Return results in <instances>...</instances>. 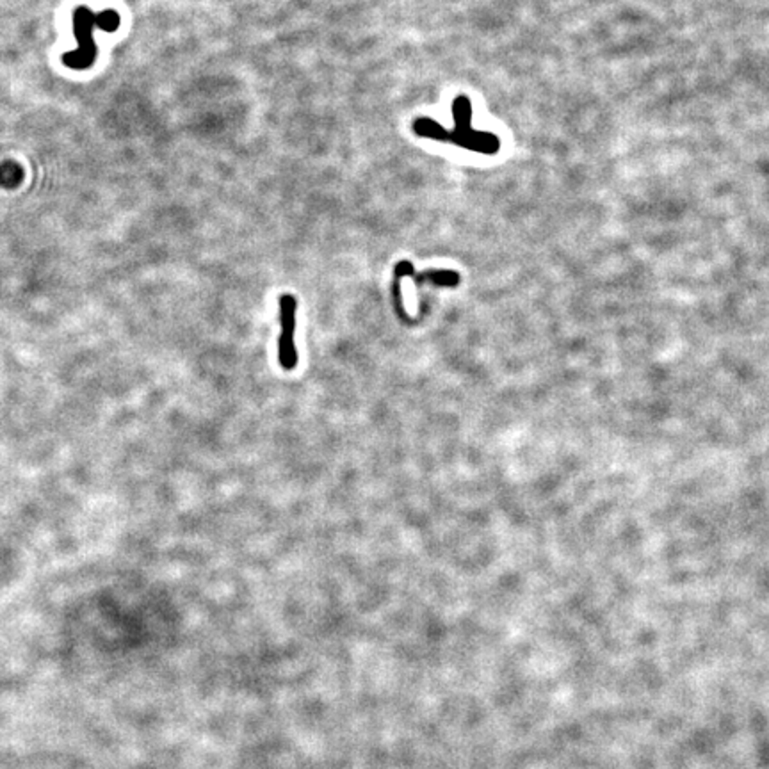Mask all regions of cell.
Listing matches in <instances>:
<instances>
[{
  "label": "cell",
  "instance_id": "1",
  "mask_svg": "<svg viewBox=\"0 0 769 769\" xmlns=\"http://www.w3.org/2000/svg\"><path fill=\"white\" fill-rule=\"evenodd\" d=\"M453 118L455 128L447 130L431 118H417L414 121V132L419 137H428L434 141H447L459 148H466L472 152L493 155L500 150V140L491 132L475 130L472 127V103L468 96L459 94L453 102Z\"/></svg>",
  "mask_w": 769,
  "mask_h": 769
},
{
  "label": "cell",
  "instance_id": "2",
  "mask_svg": "<svg viewBox=\"0 0 769 769\" xmlns=\"http://www.w3.org/2000/svg\"><path fill=\"white\" fill-rule=\"evenodd\" d=\"M96 27V15L90 8H78L74 15V33L78 41V49L66 52L62 61L74 70H84L96 56V47L93 41V29Z\"/></svg>",
  "mask_w": 769,
  "mask_h": 769
},
{
  "label": "cell",
  "instance_id": "3",
  "mask_svg": "<svg viewBox=\"0 0 769 769\" xmlns=\"http://www.w3.org/2000/svg\"><path fill=\"white\" fill-rule=\"evenodd\" d=\"M296 307L298 301L292 294L280 296V324H282V335L278 340V358L280 365L285 371H294L298 365V351L294 346L296 332Z\"/></svg>",
  "mask_w": 769,
  "mask_h": 769
},
{
  "label": "cell",
  "instance_id": "4",
  "mask_svg": "<svg viewBox=\"0 0 769 769\" xmlns=\"http://www.w3.org/2000/svg\"><path fill=\"white\" fill-rule=\"evenodd\" d=\"M405 276L408 278H414L419 285L425 282H431L438 287H456L459 283V273L458 271L450 269H430V271H415L414 264L408 262V260H401L397 262L394 267V280H403Z\"/></svg>",
  "mask_w": 769,
  "mask_h": 769
},
{
  "label": "cell",
  "instance_id": "5",
  "mask_svg": "<svg viewBox=\"0 0 769 769\" xmlns=\"http://www.w3.org/2000/svg\"><path fill=\"white\" fill-rule=\"evenodd\" d=\"M119 25V15L112 9H107V11L96 15V27H100L102 31L107 33H115Z\"/></svg>",
  "mask_w": 769,
  "mask_h": 769
}]
</instances>
